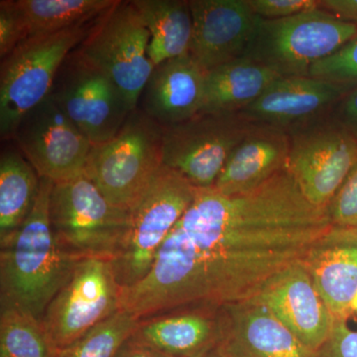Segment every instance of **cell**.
<instances>
[{
  "label": "cell",
  "mask_w": 357,
  "mask_h": 357,
  "mask_svg": "<svg viewBox=\"0 0 357 357\" xmlns=\"http://www.w3.org/2000/svg\"><path fill=\"white\" fill-rule=\"evenodd\" d=\"M333 225L285 168L234 196L196 188L146 276L126 291L141 318L189 307H222L255 297L325 243Z\"/></svg>",
  "instance_id": "cell-1"
},
{
  "label": "cell",
  "mask_w": 357,
  "mask_h": 357,
  "mask_svg": "<svg viewBox=\"0 0 357 357\" xmlns=\"http://www.w3.org/2000/svg\"><path fill=\"white\" fill-rule=\"evenodd\" d=\"M53 187L51 180L40 178L29 215L20 229L0 241L1 307H14L40 321L79 261L56 243L49 213Z\"/></svg>",
  "instance_id": "cell-2"
},
{
  "label": "cell",
  "mask_w": 357,
  "mask_h": 357,
  "mask_svg": "<svg viewBox=\"0 0 357 357\" xmlns=\"http://www.w3.org/2000/svg\"><path fill=\"white\" fill-rule=\"evenodd\" d=\"M50 222L59 248L73 259H116L126 243L129 211L114 206L84 174L54 184Z\"/></svg>",
  "instance_id": "cell-3"
},
{
  "label": "cell",
  "mask_w": 357,
  "mask_h": 357,
  "mask_svg": "<svg viewBox=\"0 0 357 357\" xmlns=\"http://www.w3.org/2000/svg\"><path fill=\"white\" fill-rule=\"evenodd\" d=\"M164 126L140 109L112 139L93 145L84 175L109 202L130 211L163 164Z\"/></svg>",
  "instance_id": "cell-4"
},
{
  "label": "cell",
  "mask_w": 357,
  "mask_h": 357,
  "mask_svg": "<svg viewBox=\"0 0 357 357\" xmlns=\"http://www.w3.org/2000/svg\"><path fill=\"white\" fill-rule=\"evenodd\" d=\"M96 20L52 34L30 37L2 59L0 66L2 139L13 137L20 119L50 95L61 66L86 39Z\"/></svg>",
  "instance_id": "cell-5"
},
{
  "label": "cell",
  "mask_w": 357,
  "mask_h": 357,
  "mask_svg": "<svg viewBox=\"0 0 357 357\" xmlns=\"http://www.w3.org/2000/svg\"><path fill=\"white\" fill-rule=\"evenodd\" d=\"M357 37V27L325 9L260 20L243 58L280 77H307L312 66Z\"/></svg>",
  "instance_id": "cell-6"
},
{
  "label": "cell",
  "mask_w": 357,
  "mask_h": 357,
  "mask_svg": "<svg viewBox=\"0 0 357 357\" xmlns=\"http://www.w3.org/2000/svg\"><path fill=\"white\" fill-rule=\"evenodd\" d=\"M196 187L165 165L159 169L146 191L133 206L126 243L114 259L117 281L122 288L142 280L157 253L194 199Z\"/></svg>",
  "instance_id": "cell-7"
},
{
  "label": "cell",
  "mask_w": 357,
  "mask_h": 357,
  "mask_svg": "<svg viewBox=\"0 0 357 357\" xmlns=\"http://www.w3.org/2000/svg\"><path fill=\"white\" fill-rule=\"evenodd\" d=\"M287 169L312 206L328 210L357 162V139L333 112L287 131Z\"/></svg>",
  "instance_id": "cell-8"
},
{
  "label": "cell",
  "mask_w": 357,
  "mask_h": 357,
  "mask_svg": "<svg viewBox=\"0 0 357 357\" xmlns=\"http://www.w3.org/2000/svg\"><path fill=\"white\" fill-rule=\"evenodd\" d=\"M149 41L133 1L116 0L77 49L114 82L134 110L155 68L148 57Z\"/></svg>",
  "instance_id": "cell-9"
},
{
  "label": "cell",
  "mask_w": 357,
  "mask_h": 357,
  "mask_svg": "<svg viewBox=\"0 0 357 357\" xmlns=\"http://www.w3.org/2000/svg\"><path fill=\"white\" fill-rule=\"evenodd\" d=\"M122 290L112 260H79L41 319L59 351L121 311Z\"/></svg>",
  "instance_id": "cell-10"
},
{
  "label": "cell",
  "mask_w": 357,
  "mask_h": 357,
  "mask_svg": "<svg viewBox=\"0 0 357 357\" xmlns=\"http://www.w3.org/2000/svg\"><path fill=\"white\" fill-rule=\"evenodd\" d=\"M253 126L238 112H202L164 126L163 164L182 174L194 187H213Z\"/></svg>",
  "instance_id": "cell-11"
},
{
  "label": "cell",
  "mask_w": 357,
  "mask_h": 357,
  "mask_svg": "<svg viewBox=\"0 0 357 357\" xmlns=\"http://www.w3.org/2000/svg\"><path fill=\"white\" fill-rule=\"evenodd\" d=\"M49 96L93 145L114 138L132 112L114 82L77 49L61 66Z\"/></svg>",
  "instance_id": "cell-12"
},
{
  "label": "cell",
  "mask_w": 357,
  "mask_h": 357,
  "mask_svg": "<svg viewBox=\"0 0 357 357\" xmlns=\"http://www.w3.org/2000/svg\"><path fill=\"white\" fill-rule=\"evenodd\" d=\"M11 138L39 177L54 184L84 174L93 146L50 96L20 119Z\"/></svg>",
  "instance_id": "cell-13"
},
{
  "label": "cell",
  "mask_w": 357,
  "mask_h": 357,
  "mask_svg": "<svg viewBox=\"0 0 357 357\" xmlns=\"http://www.w3.org/2000/svg\"><path fill=\"white\" fill-rule=\"evenodd\" d=\"M220 357H317L256 298L220 307Z\"/></svg>",
  "instance_id": "cell-14"
},
{
  "label": "cell",
  "mask_w": 357,
  "mask_h": 357,
  "mask_svg": "<svg viewBox=\"0 0 357 357\" xmlns=\"http://www.w3.org/2000/svg\"><path fill=\"white\" fill-rule=\"evenodd\" d=\"M189 4L190 54L204 72L244 57L261 20L248 0H189Z\"/></svg>",
  "instance_id": "cell-15"
},
{
  "label": "cell",
  "mask_w": 357,
  "mask_h": 357,
  "mask_svg": "<svg viewBox=\"0 0 357 357\" xmlns=\"http://www.w3.org/2000/svg\"><path fill=\"white\" fill-rule=\"evenodd\" d=\"M253 298L312 351H318L335 325V319L303 262L275 277Z\"/></svg>",
  "instance_id": "cell-16"
},
{
  "label": "cell",
  "mask_w": 357,
  "mask_h": 357,
  "mask_svg": "<svg viewBox=\"0 0 357 357\" xmlns=\"http://www.w3.org/2000/svg\"><path fill=\"white\" fill-rule=\"evenodd\" d=\"M352 88L307 77H280L238 112L255 124L289 129L332 112Z\"/></svg>",
  "instance_id": "cell-17"
},
{
  "label": "cell",
  "mask_w": 357,
  "mask_h": 357,
  "mask_svg": "<svg viewBox=\"0 0 357 357\" xmlns=\"http://www.w3.org/2000/svg\"><path fill=\"white\" fill-rule=\"evenodd\" d=\"M204 76L190 53L165 61L154 68L138 109L163 126L192 119L203 105Z\"/></svg>",
  "instance_id": "cell-18"
},
{
  "label": "cell",
  "mask_w": 357,
  "mask_h": 357,
  "mask_svg": "<svg viewBox=\"0 0 357 357\" xmlns=\"http://www.w3.org/2000/svg\"><path fill=\"white\" fill-rule=\"evenodd\" d=\"M220 309L189 307L139 319L132 338L170 357H203L220 337Z\"/></svg>",
  "instance_id": "cell-19"
},
{
  "label": "cell",
  "mask_w": 357,
  "mask_h": 357,
  "mask_svg": "<svg viewBox=\"0 0 357 357\" xmlns=\"http://www.w3.org/2000/svg\"><path fill=\"white\" fill-rule=\"evenodd\" d=\"M289 147L285 129L255 124L230 155L213 187L225 196L252 191L287 168Z\"/></svg>",
  "instance_id": "cell-20"
},
{
  "label": "cell",
  "mask_w": 357,
  "mask_h": 357,
  "mask_svg": "<svg viewBox=\"0 0 357 357\" xmlns=\"http://www.w3.org/2000/svg\"><path fill=\"white\" fill-rule=\"evenodd\" d=\"M333 318L347 321L357 292V243L332 236L303 261Z\"/></svg>",
  "instance_id": "cell-21"
},
{
  "label": "cell",
  "mask_w": 357,
  "mask_h": 357,
  "mask_svg": "<svg viewBox=\"0 0 357 357\" xmlns=\"http://www.w3.org/2000/svg\"><path fill=\"white\" fill-rule=\"evenodd\" d=\"M278 77L273 70L246 58L213 68L204 76L203 105L199 114L241 112Z\"/></svg>",
  "instance_id": "cell-22"
},
{
  "label": "cell",
  "mask_w": 357,
  "mask_h": 357,
  "mask_svg": "<svg viewBox=\"0 0 357 357\" xmlns=\"http://www.w3.org/2000/svg\"><path fill=\"white\" fill-rule=\"evenodd\" d=\"M149 31L148 57L154 67L190 53L192 18L189 0H132Z\"/></svg>",
  "instance_id": "cell-23"
},
{
  "label": "cell",
  "mask_w": 357,
  "mask_h": 357,
  "mask_svg": "<svg viewBox=\"0 0 357 357\" xmlns=\"http://www.w3.org/2000/svg\"><path fill=\"white\" fill-rule=\"evenodd\" d=\"M40 177L22 154L13 150L0 157V241L20 229L38 195Z\"/></svg>",
  "instance_id": "cell-24"
},
{
  "label": "cell",
  "mask_w": 357,
  "mask_h": 357,
  "mask_svg": "<svg viewBox=\"0 0 357 357\" xmlns=\"http://www.w3.org/2000/svg\"><path fill=\"white\" fill-rule=\"evenodd\" d=\"M115 2L116 0H16L29 38L96 20Z\"/></svg>",
  "instance_id": "cell-25"
},
{
  "label": "cell",
  "mask_w": 357,
  "mask_h": 357,
  "mask_svg": "<svg viewBox=\"0 0 357 357\" xmlns=\"http://www.w3.org/2000/svg\"><path fill=\"white\" fill-rule=\"evenodd\" d=\"M58 351L40 319L14 307H1L0 357H57Z\"/></svg>",
  "instance_id": "cell-26"
},
{
  "label": "cell",
  "mask_w": 357,
  "mask_h": 357,
  "mask_svg": "<svg viewBox=\"0 0 357 357\" xmlns=\"http://www.w3.org/2000/svg\"><path fill=\"white\" fill-rule=\"evenodd\" d=\"M138 324L139 319L121 310L76 342L60 349L57 357H117Z\"/></svg>",
  "instance_id": "cell-27"
},
{
  "label": "cell",
  "mask_w": 357,
  "mask_h": 357,
  "mask_svg": "<svg viewBox=\"0 0 357 357\" xmlns=\"http://www.w3.org/2000/svg\"><path fill=\"white\" fill-rule=\"evenodd\" d=\"M309 76L349 88L357 86V37L312 66Z\"/></svg>",
  "instance_id": "cell-28"
},
{
  "label": "cell",
  "mask_w": 357,
  "mask_h": 357,
  "mask_svg": "<svg viewBox=\"0 0 357 357\" xmlns=\"http://www.w3.org/2000/svg\"><path fill=\"white\" fill-rule=\"evenodd\" d=\"M333 227L357 229V162L328 208Z\"/></svg>",
  "instance_id": "cell-29"
},
{
  "label": "cell",
  "mask_w": 357,
  "mask_h": 357,
  "mask_svg": "<svg viewBox=\"0 0 357 357\" xmlns=\"http://www.w3.org/2000/svg\"><path fill=\"white\" fill-rule=\"evenodd\" d=\"M28 36L16 0L0 1V59L8 56Z\"/></svg>",
  "instance_id": "cell-30"
},
{
  "label": "cell",
  "mask_w": 357,
  "mask_h": 357,
  "mask_svg": "<svg viewBox=\"0 0 357 357\" xmlns=\"http://www.w3.org/2000/svg\"><path fill=\"white\" fill-rule=\"evenodd\" d=\"M261 20H282L319 7V0H248Z\"/></svg>",
  "instance_id": "cell-31"
},
{
  "label": "cell",
  "mask_w": 357,
  "mask_h": 357,
  "mask_svg": "<svg viewBox=\"0 0 357 357\" xmlns=\"http://www.w3.org/2000/svg\"><path fill=\"white\" fill-rule=\"evenodd\" d=\"M317 357H357V330L347 321L335 319L328 337L317 351Z\"/></svg>",
  "instance_id": "cell-32"
},
{
  "label": "cell",
  "mask_w": 357,
  "mask_h": 357,
  "mask_svg": "<svg viewBox=\"0 0 357 357\" xmlns=\"http://www.w3.org/2000/svg\"><path fill=\"white\" fill-rule=\"evenodd\" d=\"M333 114L338 122L357 139V86L345 93Z\"/></svg>",
  "instance_id": "cell-33"
},
{
  "label": "cell",
  "mask_w": 357,
  "mask_h": 357,
  "mask_svg": "<svg viewBox=\"0 0 357 357\" xmlns=\"http://www.w3.org/2000/svg\"><path fill=\"white\" fill-rule=\"evenodd\" d=\"M319 7L357 27V0H319Z\"/></svg>",
  "instance_id": "cell-34"
},
{
  "label": "cell",
  "mask_w": 357,
  "mask_h": 357,
  "mask_svg": "<svg viewBox=\"0 0 357 357\" xmlns=\"http://www.w3.org/2000/svg\"><path fill=\"white\" fill-rule=\"evenodd\" d=\"M117 357H170L161 352L155 351L151 347L140 344L134 340L132 337L129 338L122 347Z\"/></svg>",
  "instance_id": "cell-35"
},
{
  "label": "cell",
  "mask_w": 357,
  "mask_h": 357,
  "mask_svg": "<svg viewBox=\"0 0 357 357\" xmlns=\"http://www.w3.org/2000/svg\"><path fill=\"white\" fill-rule=\"evenodd\" d=\"M332 236L340 241L357 243V229H337L333 227Z\"/></svg>",
  "instance_id": "cell-36"
},
{
  "label": "cell",
  "mask_w": 357,
  "mask_h": 357,
  "mask_svg": "<svg viewBox=\"0 0 357 357\" xmlns=\"http://www.w3.org/2000/svg\"><path fill=\"white\" fill-rule=\"evenodd\" d=\"M351 309L352 312H357V292L351 301Z\"/></svg>",
  "instance_id": "cell-37"
},
{
  "label": "cell",
  "mask_w": 357,
  "mask_h": 357,
  "mask_svg": "<svg viewBox=\"0 0 357 357\" xmlns=\"http://www.w3.org/2000/svg\"><path fill=\"white\" fill-rule=\"evenodd\" d=\"M203 357H220V356H218V354H215V351H213L210 352V354H206V356H204Z\"/></svg>",
  "instance_id": "cell-38"
}]
</instances>
